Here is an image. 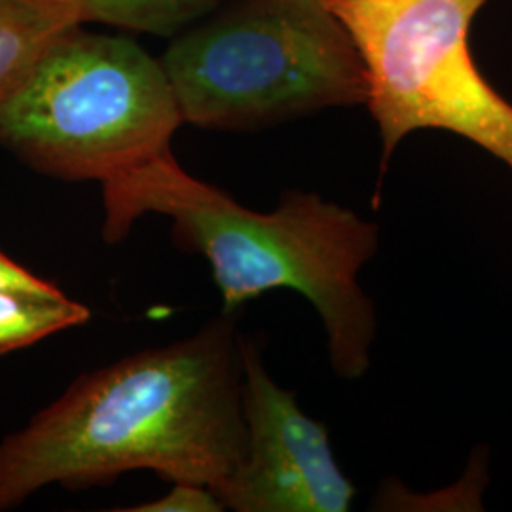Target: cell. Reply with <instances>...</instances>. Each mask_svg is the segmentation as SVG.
<instances>
[{
  "label": "cell",
  "mask_w": 512,
  "mask_h": 512,
  "mask_svg": "<svg viewBox=\"0 0 512 512\" xmlns=\"http://www.w3.org/2000/svg\"><path fill=\"white\" fill-rule=\"evenodd\" d=\"M71 19L38 0H0V101L31 73Z\"/></svg>",
  "instance_id": "obj_7"
},
{
  "label": "cell",
  "mask_w": 512,
  "mask_h": 512,
  "mask_svg": "<svg viewBox=\"0 0 512 512\" xmlns=\"http://www.w3.org/2000/svg\"><path fill=\"white\" fill-rule=\"evenodd\" d=\"M88 306L54 293L0 291V355L29 348L61 330L82 327L90 321Z\"/></svg>",
  "instance_id": "obj_9"
},
{
  "label": "cell",
  "mask_w": 512,
  "mask_h": 512,
  "mask_svg": "<svg viewBox=\"0 0 512 512\" xmlns=\"http://www.w3.org/2000/svg\"><path fill=\"white\" fill-rule=\"evenodd\" d=\"M184 124L268 128L365 105L361 57L327 0H236L160 59Z\"/></svg>",
  "instance_id": "obj_3"
},
{
  "label": "cell",
  "mask_w": 512,
  "mask_h": 512,
  "mask_svg": "<svg viewBox=\"0 0 512 512\" xmlns=\"http://www.w3.org/2000/svg\"><path fill=\"white\" fill-rule=\"evenodd\" d=\"M101 186L107 243L128 238L148 213L167 217L173 243L211 264L224 313L277 289L302 294L323 321L332 370L344 380L365 376L378 323L359 275L380 245L374 222L300 190L270 213L247 209L186 173L171 150Z\"/></svg>",
  "instance_id": "obj_2"
},
{
  "label": "cell",
  "mask_w": 512,
  "mask_h": 512,
  "mask_svg": "<svg viewBox=\"0 0 512 512\" xmlns=\"http://www.w3.org/2000/svg\"><path fill=\"white\" fill-rule=\"evenodd\" d=\"M238 313L82 374L0 442V511L50 484L82 490L148 469L215 494L245 454Z\"/></svg>",
  "instance_id": "obj_1"
},
{
  "label": "cell",
  "mask_w": 512,
  "mask_h": 512,
  "mask_svg": "<svg viewBox=\"0 0 512 512\" xmlns=\"http://www.w3.org/2000/svg\"><path fill=\"white\" fill-rule=\"evenodd\" d=\"M488 0H327L361 57L382 173L404 137L440 129L512 171V103L476 67L471 27Z\"/></svg>",
  "instance_id": "obj_5"
},
{
  "label": "cell",
  "mask_w": 512,
  "mask_h": 512,
  "mask_svg": "<svg viewBox=\"0 0 512 512\" xmlns=\"http://www.w3.org/2000/svg\"><path fill=\"white\" fill-rule=\"evenodd\" d=\"M126 512H220L226 511L219 495L209 486L194 482H173V488L160 499L137 507L118 509Z\"/></svg>",
  "instance_id": "obj_10"
},
{
  "label": "cell",
  "mask_w": 512,
  "mask_h": 512,
  "mask_svg": "<svg viewBox=\"0 0 512 512\" xmlns=\"http://www.w3.org/2000/svg\"><path fill=\"white\" fill-rule=\"evenodd\" d=\"M245 454L219 499L238 512H348L355 486L338 467L329 429L270 376L241 336Z\"/></svg>",
  "instance_id": "obj_6"
},
{
  "label": "cell",
  "mask_w": 512,
  "mask_h": 512,
  "mask_svg": "<svg viewBox=\"0 0 512 512\" xmlns=\"http://www.w3.org/2000/svg\"><path fill=\"white\" fill-rule=\"evenodd\" d=\"M183 116L137 42L69 27L0 101V147L38 173L99 181L169 152Z\"/></svg>",
  "instance_id": "obj_4"
},
{
  "label": "cell",
  "mask_w": 512,
  "mask_h": 512,
  "mask_svg": "<svg viewBox=\"0 0 512 512\" xmlns=\"http://www.w3.org/2000/svg\"><path fill=\"white\" fill-rule=\"evenodd\" d=\"M76 25L107 23L131 31L171 35L209 16L226 0H38Z\"/></svg>",
  "instance_id": "obj_8"
},
{
  "label": "cell",
  "mask_w": 512,
  "mask_h": 512,
  "mask_svg": "<svg viewBox=\"0 0 512 512\" xmlns=\"http://www.w3.org/2000/svg\"><path fill=\"white\" fill-rule=\"evenodd\" d=\"M59 287L29 272L14 258L0 249V291H25V293H54Z\"/></svg>",
  "instance_id": "obj_11"
}]
</instances>
